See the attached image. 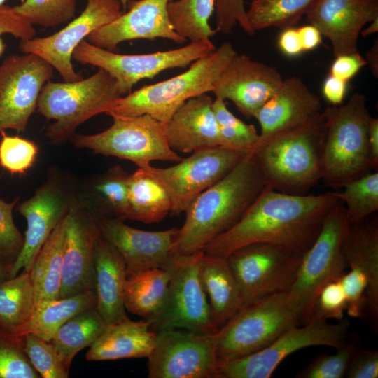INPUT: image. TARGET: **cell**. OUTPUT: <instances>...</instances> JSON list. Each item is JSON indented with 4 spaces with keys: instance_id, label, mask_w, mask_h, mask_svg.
I'll return each instance as SVG.
<instances>
[{
    "instance_id": "7dc6e473",
    "label": "cell",
    "mask_w": 378,
    "mask_h": 378,
    "mask_svg": "<svg viewBox=\"0 0 378 378\" xmlns=\"http://www.w3.org/2000/svg\"><path fill=\"white\" fill-rule=\"evenodd\" d=\"M346 306V298L341 283L338 279L333 281L319 293L312 319H335L340 321L344 318Z\"/></svg>"
},
{
    "instance_id": "4316f807",
    "label": "cell",
    "mask_w": 378,
    "mask_h": 378,
    "mask_svg": "<svg viewBox=\"0 0 378 378\" xmlns=\"http://www.w3.org/2000/svg\"><path fill=\"white\" fill-rule=\"evenodd\" d=\"M156 335L146 320L133 321L129 318L108 326L90 346L85 358L90 361L148 358Z\"/></svg>"
},
{
    "instance_id": "6da1fadb",
    "label": "cell",
    "mask_w": 378,
    "mask_h": 378,
    "mask_svg": "<svg viewBox=\"0 0 378 378\" xmlns=\"http://www.w3.org/2000/svg\"><path fill=\"white\" fill-rule=\"evenodd\" d=\"M342 203L336 192L291 195L268 186L231 228L204 248L206 255L227 258L255 243L282 245L305 253L331 210Z\"/></svg>"
},
{
    "instance_id": "ee69618b",
    "label": "cell",
    "mask_w": 378,
    "mask_h": 378,
    "mask_svg": "<svg viewBox=\"0 0 378 378\" xmlns=\"http://www.w3.org/2000/svg\"><path fill=\"white\" fill-rule=\"evenodd\" d=\"M22 347L0 329V378H39Z\"/></svg>"
},
{
    "instance_id": "f1b7e54d",
    "label": "cell",
    "mask_w": 378,
    "mask_h": 378,
    "mask_svg": "<svg viewBox=\"0 0 378 378\" xmlns=\"http://www.w3.org/2000/svg\"><path fill=\"white\" fill-rule=\"evenodd\" d=\"M369 217L350 223L344 252L348 267L359 269L367 278L365 304L374 320H377L378 223L377 218L370 220Z\"/></svg>"
},
{
    "instance_id": "3957f363",
    "label": "cell",
    "mask_w": 378,
    "mask_h": 378,
    "mask_svg": "<svg viewBox=\"0 0 378 378\" xmlns=\"http://www.w3.org/2000/svg\"><path fill=\"white\" fill-rule=\"evenodd\" d=\"M326 129L323 112L304 125L273 137L253 150L267 186L305 195L322 178Z\"/></svg>"
},
{
    "instance_id": "db71d44e",
    "label": "cell",
    "mask_w": 378,
    "mask_h": 378,
    "mask_svg": "<svg viewBox=\"0 0 378 378\" xmlns=\"http://www.w3.org/2000/svg\"><path fill=\"white\" fill-rule=\"evenodd\" d=\"M346 83L329 75L323 85V94L332 106L341 105L346 90Z\"/></svg>"
},
{
    "instance_id": "74e56055",
    "label": "cell",
    "mask_w": 378,
    "mask_h": 378,
    "mask_svg": "<svg viewBox=\"0 0 378 378\" xmlns=\"http://www.w3.org/2000/svg\"><path fill=\"white\" fill-rule=\"evenodd\" d=\"M212 108L218 125L220 146L244 153L253 151L259 139L255 126L236 117L220 98L216 97Z\"/></svg>"
},
{
    "instance_id": "7bdbcfd3",
    "label": "cell",
    "mask_w": 378,
    "mask_h": 378,
    "mask_svg": "<svg viewBox=\"0 0 378 378\" xmlns=\"http://www.w3.org/2000/svg\"><path fill=\"white\" fill-rule=\"evenodd\" d=\"M0 166L12 174H22L34 163L38 148L33 141L19 136L0 132Z\"/></svg>"
},
{
    "instance_id": "d4e9b609",
    "label": "cell",
    "mask_w": 378,
    "mask_h": 378,
    "mask_svg": "<svg viewBox=\"0 0 378 378\" xmlns=\"http://www.w3.org/2000/svg\"><path fill=\"white\" fill-rule=\"evenodd\" d=\"M213 102L207 94L190 98L164 124L168 144L174 151L189 153L220 146Z\"/></svg>"
},
{
    "instance_id": "d6986e66",
    "label": "cell",
    "mask_w": 378,
    "mask_h": 378,
    "mask_svg": "<svg viewBox=\"0 0 378 378\" xmlns=\"http://www.w3.org/2000/svg\"><path fill=\"white\" fill-rule=\"evenodd\" d=\"M283 80L276 68L237 53L220 75L212 92L216 97L230 100L242 115L251 118Z\"/></svg>"
},
{
    "instance_id": "91938a15",
    "label": "cell",
    "mask_w": 378,
    "mask_h": 378,
    "mask_svg": "<svg viewBox=\"0 0 378 378\" xmlns=\"http://www.w3.org/2000/svg\"><path fill=\"white\" fill-rule=\"evenodd\" d=\"M378 31V18H376L371 22L370 25L364 29H362L360 34L362 36L365 37L368 35L377 33Z\"/></svg>"
},
{
    "instance_id": "d590c367",
    "label": "cell",
    "mask_w": 378,
    "mask_h": 378,
    "mask_svg": "<svg viewBox=\"0 0 378 378\" xmlns=\"http://www.w3.org/2000/svg\"><path fill=\"white\" fill-rule=\"evenodd\" d=\"M216 0H173L167 12L175 31L192 43H211L216 32L209 23Z\"/></svg>"
},
{
    "instance_id": "7a4b0ae2",
    "label": "cell",
    "mask_w": 378,
    "mask_h": 378,
    "mask_svg": "<svg viewBox=\"0 0 378 378\" xmlns=\"http://www.w3.org/2000/svg\"><path fill=\"white\" fill-rule=\"evenodd\" d=\"M267 187L255 153H246L227 174L190 204L178 230L172 255L203 251L212 239L234 225Z\"/></svg>"
},
{
    "instance_id": "c3c4849f",
    "label": "cell",
    "mask_w": 378,
    "mask_h": 378,
    "mask_svg": "<svg viewBox=\"0 0 378 378\" xmlns=\"http://www.w3.org/2000/svg\"><path fill=\"white\" fill-rule=\"evenodd\" d=\"M246 10L244 0H216V32L230 34L238 24L246 34L254 35L255 31L248 23Z\"/></svg>"
},
{
    "instance_id": "e0dca14e",
    "label": "cell",
    "mask_w": 378,
    "mask_h": 378,
    "mask_svg": "<svg viewBox=\"0 0 378 378\" xmlns=\"http://www.w3.org/2000/svg\"><path fill=\"white\" fill-rule=\"evenodd\" d=\"M80 15L54 34L20 41L23 53L34 54L56 70L65 82L83 79L72 64L76 48L94 31L115 20L123 13L118 0H86Z\"/></svg>"
},
{
    "instance_id": "ffe728a7",
    "label": "cell",
    "mask_w": 378,
    "mask_h": 378,
    "mask_svg": "<svg viewBox=\"0 0 378 378\" xmlns=\"http://www.w3.org/2000/svg\"><path fill=\"white\" fill-rule=\"evenodd\" d=\"M72 195L55 180H48L17 210L27 220L22 248L13 263L8 279L21 270L29 272L34 260L52 230L68 213Z\"/></svg>"
},
{
    "instance_id": "8992f818",
    "label": "cell",
    "mask_w": 378,
    "mask_h": 378,
    "mask_svg": "<svg viewBox=\"0 0 378 378\" xmlns=\"http://www.w3.org/2000/svg\"><path fill=\"white\" fill-rule=\"evenodd\" d=\"M122 95L115 79L102 69L90 77L74 82H47L37 102V110L54 120L46 132L55 144H61L76 134L78 127L90 118L107 113Z\"/></svg>"
},
{
    "instance_id": "b9f144b4",
    "label": "cell",
    "mask_w": 378,
    "mask_h": 378,
    "mask_svg": "<svg viewBox=\"0 0 378 378\" xmlns=\"http://www.w3.org/2000/svg\"><path fill=\"white\" fill-rule=\"evenodd\" d=\"M22 347L34 368L42 378H66L69 373L52 345L36 334L22 338Z\"/></svg>"
},
{
    "instance_id": "5bb4252c",
    "label": "cell",
    "mask_w": 378,
    "mask_h": 378,
    "mask_svg": "<svg viewBox=\"0 0 378 378\" xmlns=\"http://www.w3.org/2000/svg\"><path fill=\"white\" fill-rule=\"evenodd\" d=\"M246 154L216 146L196 150L169 167L150 164L143 169L164 186L171 199V213L178 215L185 213L200 193L227 174Z\"/></svg>"
},
{
    "instance_id": "ba28073f",
    "label": "cell",
    "mask_w": 378,
    "mask_h": 378,
    "mask_svg": "<svg viewBox=\"0 0 378 378\" xmlns=\"http://www.w3.org/2000/svg\"><path fill=\"white\" fill-rule=\"evenodd\" d=\"M288 291L258 299L244 307L216 332L218 366L260 351L299 322Z\"/></svg>"
},
{
    "instance_id": "836d02e7",
    "label": "cell",
    "mask_w": 378,
    "mask_h": 378,
    "mask_svg": "<svg viewBox=\"0 0 378 378\" xmlns=\"http://www.w3.org/2000/svg\"><path fill=\"white\" fill-rule=\"evenodd\" d=\"M127 183L130 220L150 224L162 220L171 213L168 192L148 172L138 168L129 174Z\"/></svg>"
},
{
    "instance_id": "4fadbf2b",
    "label": "cell",
    "mask_w": 378,
    "mask_h": 378,
    "mask_svg": "<svg viewBox=\"0 0 378 378\" xmlns=\"http://www.w3.org/2000/svg\"><path fill=\"white\" fill-rule=\"evenodd\" d=\"M349 321L337 323L313 318L285 331L265 348L218 366L217 378H270L293 353L309 346L340 348L346 342Z\"/></svg>"
},
{
    "instance_id": "9a60e30c",
    "label": "cell",
    "mask_w": 378,
    "mask_h": 378,
    "mask_svg": "<svg viewBox=\"0 0 378 378\" xmlns=\"http://www.w3.org/2000/svg\"><path fill=\"white\" fill-rule=\"evenodd\" d=\"M147 358L149 378L218 377L216 333L160 330Z\"/></svg>"
},
{
    "instance_id": "ac0fdd59",
    "label": "cell",
    "mask_w": 378,
    "mask_h": 378,
    "mask_svg": "<svg viewBox=\"0 0 378 378\" xmlns=\"http://www.w3.org/2000/svg\"><path fill=\"white\" fill-rule=\"evenodd\" d=\"M65 222L66 239L59 298L86 290H94V247L100 234L97 216L74 195Z\"/></svg>"
},
{
    "instance_id": "603a6c76",
    "label": "cell",
    "mask_w": 378,
    "mask_h": 378,
    "mask_svg": "<svg viewBox=\"0 0 378 378\" xmlns=\"http://www.w3.org/2000/svg\"><path fill=\"white\" fill-rule=\"evenodd\" d=\"M306 15L330 41L335 57L351 54L358 52L364 26L378 18V0H316Z\"/></svg>"
},
{
    "instance_id": "bcb514c9",
    "label": "cell",
    "mask_w": 378,
    "mask_h": 378,
    "mask_svg": "<svg viewBox=\"0 0 378 378\" xmlns=\"http://www.w3.org/2000/svg\"><path fill=\"white\" fill-rule=\"evenodd\" d=\"M18 198L7 202L0 198V259L13 265L24 244L22 235L13 218Z\"/></svg>"
},
{
    "instance_id": "2e32d148",
    "label": "cell",
    "mask_w": 378,
    "mask_h": 378,
    "mask_svg": "<svg viewBox=\"0 0 378 378\" xmlns=\"http://www.w3.org/2000/svg\"><path fill=\"white\" fill-rule=\"evenodd\" d=\"M53 68L31 54L11 55L0 64V132L26 130L44 85Z\"/></svg>"
},
{
    "instance_id": "f5cc1de1",
    "label": "cell",
    "mask_w": 378,
    "mask_h": 378,
    "mask_svg": "<svg viewBox=\"0 0 378 378\" xmlns=\"http://www.w3.org/2000/svg\"><path fill=\"white\" fill-rule=\"evenodd\" d=\"M365 65V59L358 52L341 55L335 57L330 69V75L348 82Z\"/></svg>"
},
{
    "instance_id": "94428289",
    "label": "cell",
    "mask_w": 378,
    "mask_h": 378,
    "mask_svg": "<svg viewBox=\"0 0 378 378\" xmlns=\"http://www.w3.org/2000/svg\"><path fill=\"white\" fill-rule=\"evenodd\" d=\"M12 264L0 259V281L8 279Z\"/></svg>"
},
{
    "instance_id": "7c38bea8",
    "label": "cell",
    "mask_w": 378,
    "mask_h": 378,
    "mask_svg": "<svg viewBox=\"0 0 378 378\" xmlns=\"http://www.w3.org/2000/svg\"><path fill=\"white\" fill-rule=\"evenodd\" d=\"M304 254L271 243L249 244L230 253L226 258L240 287L244 307L263 297L288 291Z\"/></svg>"
},
{
    "instance_id": "681fc988",
    "label": "cell",
    "mask_w": 378,
    "mask_h": 378,
    "mask_svg": "<svg viewBox=\"0 0 378 378\" xmlns=\"http://www.w3.org/2000/svg\"><path fill=\"white\" fill-rule=\"evenodd\" d=\"M346 274H342L338 279L346 298V311L351 318H358L362 315L365 304V295L368 281L364 273L359 269L351 267Z\"/></svg>"
},
{
    "instance_id": "6f0895ef",
    "label": "cell",
    "mask_w": 378,
    "mask_h": 378,
    "mask_svg": "<svg viewBox=\"0 0 378 378\" xmlns=\"http://www.w3.org/2000/svg\"><path fill=\"white\" fill-rule=\"evenodd\" d=\"M368 149L372 169L378 167V119L371 116L368 130Z\"/></svg>"
},
{
    "instance_id": "4dcf8cb0",
    "label": "cell",
    "mask_w": 378,
    "mask_h": 378,
    "mask_svg": "<svg viewBox=\"0 0 378 378\" xmlns=\"http://www.w3.org/2000/svg\"><path fill=\"white\" fill-rule=\"evenodd\" d=\"M66 239L65 217L47 239L30 269L34 289L36 308L59 299Z\"/></svg>"
},
{
    "instance_id": "cb8c5ba5",
    "label": "cell",
    "mask_w": 378,
    "mask_h": 378,
    "mask_svg": "<svg viewBox=\"0 0 378 378\" xmlns=\"http://www.w3.org/2000/svg\"><path fill=\"white\" fill-rule=\"evenodd\" d=\"M321 112L320 99L302 80L295 76L283 80L279 89L254 116L260 127L255 148L304 125Z\"/></svg>"
},
{
    "instance_id": "1f68e13d",
    "label": "cell",
    "mask_w": 378,
    "mask_h": 378,
    "mask_svg": "<svg viewBox=\"0 0 378 378\" xmlns=\"http://www.w3.org/2000/svg\"><path fill=\"white\" fill-rule=\"evenodd\" d=\"M108 326L96 307L88 309L66 321L49 342L69 372L74 356L85 347H90Z\"/></svg>"
},
{
    "instance_id": "8fae6325",
    "label": "cell",
    "mask_w": 378,
    "mask_h": 378,
    "mask_svg": "<svg viewBox=\"0 0 378 378\" xmlns=\"http://www.w3.org/2000/svg\"><path fill=\"white\" fill-rule=\"evenodd\" d=\"M213 43H192L174 50L148 54L125 55L97 47L86 40L74 50L72 58L84 65L107 71L116 80L122 97L145 78L174 68L184 69L193 62L215 51Z\"/></svg>"
},
{
    "instance_id": "f907efd6",
    "label": "cell",
    "mask_w": 378,
    "mask_h": 378,
    "mask_svg": "<svg viewBox=\"0 0 378 378\" xmlns=\"http://www.w3.org/2000/svg\"><path fill=\"white\" fill-rule=\"evenodd\" d=\"M9 34L20 38L28 40L34 37L36 30L32 24L24 19L14 6L4 5L0 7V57L6 49L2 35Z\"/></svg>"
},
{
    "instance_id": "680465c9",
    "label": "cell",
    "mask_w": 378,
    "mask_h": 378,
    "mask_svg": "<svg viewBox=\"0 0 378 378\" xmlns=\"http://www.w3.org/2000/svg\"><path fill=\"white\" fill-rule=\"evenodd\" d=\"M367 64L369 65L370 69L374 76L377 78L378 76V43L376 40L368 52L366 59Z\"/></svg>"
},
{
    "instance_id": "ab89813d",
    "label": "cell",
    "mask_w": 378,
    "mask_h": 378,
    "mask_svg": "<svg viewBox=\"0 0 378 378\" xmlns=\"http://www.w3.org/2000/svg\"><path fill=\"white\" fill-rule=\"evenodd\" d=\"M336 192L344 206L350 223L369 217L378 210V173L369 172Z\"/></svg>"
},
{
    "instance_id": "52a82bcc",
    "label": "cell",
    "mask_w": 378,
    "mask_h": 378,
    "mask_svg": "<svg viewBox=\"0 0 378 378\" xmlns=\"http://www.w3.org/2000/svg\"><path fill=\"white\" fill-rule=\"evenodd\" d=\"M350 223L342 203L327 216L313 244L304 253L296 278L287 292L299 324L312 320L321 290L348 267L344 252Z\"/></svg>"
},
{
    "instance_id": "30bf717a",
    "label": "cell",
    "mask_w": 378,
    "mask_h": 378,
    "mask_svg": "<svg viewBox=\"0 0 378 378\" xmlns=\"http://www.w3.org/2000/svg\"><path fill=\"white\" fill-rule=\"evenodd\" d=\"M113 124L94 134H74L73 144L106 156H114L145 168L153 161L179 162L183 158L169 146L164 125L147 114L111 115Z\"/></svg>"
},
{
    "instance_id": "6125c7cd",
    "label": "cell",
    "mask_w": 378,
    "mask_h": 378,
    "mask_svg": "<svg viewBox=\"0 0 378 378\" xmlns=\"http://www.w3.org/2000/svg\"><path fill=\"white\" fill-rule=\"evenodd\" d=\"M118 1L121 3V5H122V7L123 10H125V8H127L128 4L132 0H118Z\"/></svg>"
},
{
    "instance_id": "60d3db41",
    "label": "cell",
    "mask_w": 378,
    "mask_h": 378,
    "mask_svg": "<svg viewBox=\"0 0 378 378\" xmlns=\"http://www.w3.org/2000/svg\"><path fill=\"white\" fill-rule=\"evenodd\" d=\"M76 4L77 0H24L14 8L31 24L47 28L71 20Z\"/></svg>"
},
{
    "instance_id": "816d5d0a",
    "label": "cell",
    "mask_w": 378,
    "mask_h": 378,
    "mask_svg": "<svg viewBox=\"0 0 378 378\" xmlns=\"http://www.w3.org/2000/svg\"><path fill=\"white\" fill-rule=\"evenodd\" d=\"M345 377H378V351L358 348L350 360Z\"/></svg>"
},
{
    "instance_id": "d6a6232c",
    "label": "cell",
    "mask_w": 378,
    "mask_h": 378,
    "mask_svg": "<svg viewBox=\"0 0 378 378\" xmlns=\"http://www.w3.org/2000/svg\"><path fill=\"white\" fill-rule=\"evenodd\" d=\"M170 280L167 270L153 267L127 276L124 287L125 309L135 315L149 318L162 305Z\"/></svg>"
},
{
    "instance_id": "f546056e",
    "label": "cell",
    "mask_w": 378,
    "mask_h": 378,
    "mask_svg": "<svg viewBox=\"0 0 378 378\" xmlns=\"http://www.w3.org/2000/svg\"><path fill=\"white\" fill-rule=\"evenodd\" d=\"M36 311L33 283L29 272L0 281V329L22 343L23 336Z\"/></svg>"
},
{
    "instance_id": "f35d334b",
    "label": "cell",
    "mask_w": 378,
    "mask_h": 378,
    "mask_svg": "<svg viewBox=\"0 0 378 378\" xmlns=\"http://www.w3.org/2000/svg\"><path fill=\"white\" fill-rule=\"evenodd\" d=\"M129 174L119 164L108 169L95 181L94 190L104 214L121 220H130L128 196Z\"/></svg>"
},
{
    "instance_id": "11a10c76",
    "label": "cell",
    "mask_w": 378,
    "mask_h": 378,
    "mask_svg": "<svg viewBox=\"0 0 378 378\" xmlns=\"http://www.w3.org/2000/svg\"><path fill=\"white\" fill-rule=\"evenodd\" d=\"M283 30L278 41L281 50L290 57L300 55L303 50L297 29L290 27Z\"/></svg>"
},
{
    "instance_id": "9f6ffc18",
    "label": "cell",
    "mask_w": 378,
    "mask_h": 378,
    "mask_svg": "<svg viewBox=\"0 0 378 378\" xmlns=\"http://www.w3.org/2000/svg\"><path fill=\"white\" fill-rule=\"evenodd\" d=\"M303 51L311 50L318 47L321 43L320 31L312 24H307L297 29Z\"/></svg>"
},
{
    "instance_id": "8d00e7d4",
    "label": "cell",
    "mask_w": 378,
    "mask_h": 378,
    "mask_svg": "<svg viewBox=\"0 0 378 378\" xmlns=\"http://www.w3.org/2000/svg\"><path fill=\"white\" fill-rule=\"evenodd\" d=\"M316 0H252L246 15L255 32L269 27H293Z\"/></svg>"
},
{
    "instance_id": "484cf974",
    "label": "cell",
    "mask_w": 378,
    "mask_h": 378,
    "mask_svg": "<svg viewBox=\"0 0 378 378\" xmlns=\"http://www.w3.org/2000/svg\"><path fill=\"white\" fill-rule=\"evenodd\" d=\"M94 263L97 310L108 326L129 318L124 304L125 264L101 232L95 243Z\"/></svg>"
},
{
    "instance_id": "f6af8a7d",
    "label": "cell",
    "mask_w": 378,
    "mask_h": 378,
    "mask_svg": "<svg viewBox=\"0 0 378 378\" xmlns=\"http://www.w3.org/2000/svg\"><path fill=\"white\" fill-rule=\"evenodd\" d=\"M358 347L347 341L332 354L318 356L300 371L299 378H342L345 377L350 360Z\"/></svg>"
},
{
    "instance_id": "be15d7a7",
    "label": "cell",
    "mask_w": 378,
    "mask_h": 378,
    "mask_svg": "<svg viewBox=\"0 0 378 378\" xmlns=\"http://www.w3.org/2000/svg\"><path fill=\"white\" fill-rule=\"evenodd\" d=\"M6 0H0V7L4 5Z\"/></svg>"
},
{
    "instance_id": "5b68a950",
    "label": "cell",
    "mask_w": 378,
    "mask_h": 378,
    "mask_svg": "<svg viewBox=\"0 0 378 378\" xmlns=\"http://www.w3.org/2000/svg\"><path fill=\"white\" fill-rule=\"evenodd\" d=\"M326 129L322 178L336 189L370 172L368 142L371 118L365 97L354 94L346 104L322 111Z\"/></svg>"
},
{
    "instance_id": "277c9868",
    "label": "cell",
    "mask_w": 378,
    "mask_h": 378,
    "mask_svg": "<svg viewBox=\"0 0 378 378\" xmlns=\"http://www.w3.org/2000/svg\"><path fill=\"white\" fill-rule=\"evenodd\" d=\"M237 54L230 42L190 64L183 73L120 97L106 113L133 116L147 114L165 124L174 111L190 98L212 92L220 75Z\"/></svg>"
},
{
    "instance_id": "e575fe53",
    "label": "cell",
    "mask_w": 378,
    "mask_h": 378,
    "mask_svg": "<svg viewBox=\"0 0 378 378\" xmlns=\"http://www.w3.org/2000/svg\"><path fill=\"white\" fill-rule=\"evenodd\" d=\"M96 304L94 290H83L70 297L43 303L36 308L27 333L36 334L50 342L66 321L79 312L96 307Z\"/></svg>"
},
{
    "instance_id": "7402d4cb",
    "label": "cell",
    "mask_w": 378,
    "mask_h": 378,
    "mask_svg": "<svg viewBox=\"0 0 378 378\" xmlns=\"http://www.w3.org/2000/svg\"><path fill=\"white\" fill-rule=\"evenodd\" d=\"M173 0H137L130 10L91 33L86 41L101 48L115 52L120 43L135 39L161 38L182 44L187 40L174 29L167 12Z\"/></svg>"
},
{
    "instance_id": "9c48e42d",
    "label": "cell",
    "mask_w": 378,
    "mask_h": 378,
    "mask_svg": "<svg viewBox=\"0 0 378 378\" xmlns=\"http://www.w3.org/2000/svg\"><path fill=\"white\" fill-rule=\"evenodd\" d=\"M203 255L204 251L188 255H173L167 268L170 280L164 302L146 319L151 330L184 329L203 334H214L218 330L212 321L201 281Z\"/></svg>"
},
{
    "instance_id": "44dd1931",
    "label": "cell",
    "mask_w": 378,
    "mask_h": 378,
    "mask_svg": "<svg viewBox=\"0 0 378 378\" xmlns=\"http://www.w3.org/2000/svg\"><path fill=\"white\" fill-rule=\"evenodd\" d=\"M97 218L101 234L123 258L127 276L143 270L169 267L178 228L146 231L127 225L120 218L103 215Z\"/></svg>"
},
{
    "instance_id": "83f0119b",
    "label": "cell",
    "mask_w": 378,
    "mask_h": 378,
    "mask_svg": "<svg viewBox=\"0 0 378 378\" xmlns=\"http://www.w3.org/2000/svg\"><path fill=\"white\" fill-rule=\"evenodd\" d=\"M200 277L212 321L219 329L244 307L242 293L226 258L204 255Z\"/></svg>"
}]
</instances>
